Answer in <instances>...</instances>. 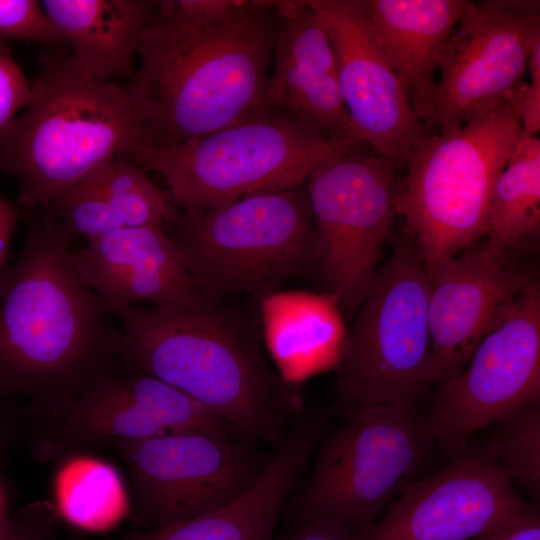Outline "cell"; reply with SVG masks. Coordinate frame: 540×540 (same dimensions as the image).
Segmentation results:
<instances>
[{
	"instance_id": "2e32d148",
	"label": "cell",
	"mask_w": 540,
	"mask_h": 540,
	"mask_svg": "<svg viewBox=\"0 0 540 540\" xmlns=\"http://www.w3.org/2000/svg\"><path fill=\"white\" fill-rule=\"evenodd\" d=\"M309 2L328 31L354 139L403 167L432 132L378 46L367 0Z\"/></svg>"
},
{
	"instance_id": "6da1fadb",
	"label": "cell",
	"mask_w": 540,
	"mask_h": 540,
	"mask_svg": "<svg viewBox=\"0 0 540 540\" xmlns=\"http://www.w3.org/2000/svg\"><path fill=\"white\" fill-rule=\"evenodd\" d=\"M282 21L280 1L236 0L206 16L157 1L123 86L141 145L175 146L275 111L266 88Z\"/></svg>"
},
{
	"instance_id": "f546056e",
	"label": "cell",
	"mask_w": 540,
	"mask_h": 540,
	"mask_svg": "<svg viewBox=\"0 0 540 540\" xmlns=\"http://www.w3.org/2000/svg\"><path fill=\"white\" fill-rule=\"evenodd\" d=\"M31 93V83L15 61L6 42L0 41V138L18 112L25 108Z\"/></svg>"
},
{
	"instance_id": "d4e9b609",
	"label": "cell",
	"mask_w": 540,
	"mask_h": 540,
	"mask_svg": "<svg viewBox=\"0 0 540 540\" xmlns=\"http://www.w3.org/2000/svg\"><path fill=\"white\" fill-rule=\"evenodd\" d=\"M55 494L60 516L83 531H108L129 511L118 472L93 458H75L65 463L56 477Z\"/></svg>"
},
{
	"instance_id": "e575fe53",
	"label": "cell",
	"mask_w": 540,
	"mask_h": 540,
	"mask_svg": "<svg viewBox=\"0 0 540 540\" xmlns=\"http://www.w3.org/2000/svg\"><path fill=\"white\" fill-rule=\"evenodd\" d=\"M18 218V210L0 194V280L5 271L10 243Z\"/></svg>"
},
{
	"instance_id": "836d02e7",
	"label": "cell",
	"mask_w": 540,
	"mask_h": 540,
	"mask_svg": "<svg viewBox=\"0 0 540 540\" xmlns=\"http://www.w3.org/2000/svg\"><path fill=\"white\" fill-rule=\"evenodd\" d=\"M471 540H540V517L536 510L520 521Z\"/></svg>"
},
{
	"instance_id": "9c48e42d",
	"label": "cell",
	"mask_w": 540,
	"mask_h": 540,
	"mask_svg": "<svg viewBox=\"0 0 540 540\" xmlns=\"http://www.w3.org/2000/svg\"><path fill=\"white\" fill-rule=\"evenodd\" d=\"M350 413L320 445L296 500L299 520L330 518L367 529L426 461L434 442L417 412L371 405Z\"/></svg>"
},
{
	"instance_id": "30bf717a",
	"label": "cell",
	"mask_w": 540,
	"mask_h": 540,
	"mask_svg": "<svg viewBox=\"0 0 540 540\" xmlns=\"http://www.w3.org/2000/svg\"><path fill=\"white\" fill-rule=\"evenodd\" d=\"M357 146L318 163L304 187L318 239V271L339 297L345 319L355 316L379 267L396 218L399 165Z\"/></svg>"
},
{
	"instance_id": "9a60e30c",
	"label": "cell",
	"mask_w": 540,
	"mask_h": 540,
	"mask_svg": "<svg viewBox=\"0 0 540 540\" xmlns=\"http://www.w3.org/2000/svg\"><path fill=\"white\" fill-rule=\"evenodd\" d=\"M120 364L97 376L54 415L53 427L35 444L38 451L45 447L57 455L175 433L237 432L224 418L177 388Z\"/></svg>"
},
{
	"instance_id": "4dcf8cb0",
	"label": "cell",
	"mask_w": 540,
	"mask_h": 540,
	"mask_svg": "<svg viewBox=\"0 0 540 540\" xmlns=\"http://www.w3.org/2000/svg\"><path fill=\"white\" fill-rule=\"evenodd\" d=\"M54 513L41 504L26 506L0 522V540H54Z\"/></svg>"
},
{
	"instance_id": "5bb4252c",
	"label": "cell",
	"mask_w": 540,
	"mask_h": 540,
	"mask_svg": "<svg viewBox=\"0 0 540 540\" xmlns=\"http://www.w3.org/2000/svg\"><path fill=\"white\" fill-rule=\"evenodd\" d=\"M437 474L410 481L360 540H471L535 508L485 447L461 445Z\"/></svg>"
},
{
	"instance_id": "1f68e13d",
	"label": "cell",
	"mask_w": 540,
	"mask_h": 540,
	"mask_svg": "<svg viewBox=\"0 0 540 540\" xmlns=\"http://www.w3.org/2000/svg\"><path fill=\"white\" fill-rule=\"evenodd\" d=\"M527 71L529 84L525 86L519 105V119L523 138L535 137L540 129V40L533 46Z\"/></svg>"
},
{
	"instance_id": "603a6c76",
	"label": "cell",
	"mask_w": 540,
	"mask_h": 540,
	"mask_svg": "<svg viewBox=\"0 0 540 540\" xmlns=\"http://www.w3.org/2000/svg\"><path fill=\"white\" fill-rule=\"evenodd\" d=\"M367 2L378 46L419 114L436 83L433 77L442 50L462 15L466 0Z\"/></svg>"
},
{
	"instance_id": "d590c367",
	"label": "cell",
	"mask_w": 540,
	"mask_h": 540,
	"mask_svg": "<svg viewBox=\"0 0 540 540\" xmlns=\"http://www.w3.org/2000/svg\"><path fill=\"white\" fill-rule=\"evenodd\" d=\"M14 434V422L12 421L9 414L4 411L3 406L0 404V456L11 443L12 439L14 438ZM5 506V496L2 485L0 483V522L8 516Z\"/></svg>"
},
{
	"instance_id": "8992f818",
	"label": "cell",
	"mask_w": 540,
	"mask_h": 540,
	"mask_svg": "<svg viewBox=\"0 0 540 540\" xmlns=\"http://www.w3.org/2000/svg\"><path fill=\"white\" fill-rule=\"evenodd\" d=\"M169 226L192 280L211 302L241 293L260 300L318 270V239L304 185L178 214Z\"/></svg>"
},
{
	"instance_id": "3957f363",
	"label": "cell",
	"mask_w": 540,
	"mask_h": 540,
	"mask_svg": "<svg viewBox=\"0 0 540 540\" xmlns=\"http://www.w3.org/2000/svg\"><path fill=\"white\" fill-rule=\"evenodd\" d=\"M117 316L123 365L200 402L244 439L279 444L286 435L301 398L272 372L254 337L214 302L133 306Z\"/></svg>"
},
{
	"instance_id": "f1b7e54d",
	"label": "cell",
	"mask_w": 540,
	"mask_h": 540,
	"mask_svg": "<svg viewBox=\"0 0 540 540\" xmlns=\"http://www.w3.org/2000/svg\"><path fill=\"white\" fill-rule=\"evenodd\" d=\"M8 39L64 44L42 3L35 0H0V41Z\"/></svg>"
},
{
	"instance_id": "83f0119b",
	"label": "cell",
	"mask_w": 540,
	"mask_h": 540,
	"mask_svg": "<svg viewBox=\"0 0 540 540\" xmlns=\"http://www.w3.org/2000/svg\"><path fill=\"white\" fill-rule=\"evenodd\" d=\"M63 230L91 240L123 227L92 174L61 193L48 209Z\"/></svg>"
},
{
	"instance_id": "cb8c5ba5",
	"label": "cell",
	"mask_w": 540,
	"mask_h": 540,
	"mask_svg": "<svg viewBox=\"0 0 540 540\" xmlns=\"http://www.w3.org/2000/svg\"><path fill=\"white\" fill-rule=\"evenodd\" d=\"M540 140L521 137L495 183L490 200L485 245L511 256L539 235Z\"/></svg>"
},
{
	"instance_id": "484cf974",
	"label": "cell",
	"mask_w": 540,
	"mask_h": 540,
	"mask_svg": "<svg viewBox=\"0 0 540 540\" xmlns=\"http://www.w3.org/2000/svg\"><path fill=\"white\" fill-rule=\"evenodd\" d=\"M91 174L123 226L166 230L179 214L145 171L128 160L112 158Z\"/></svg>"
},
{
	"instance_id": "d6a6232c",
	"label": "cell",
	"mask_w": 540,
	"mask_h": 540,
	"mask_svg": "<svg viewBox=\"0 0 540 540\" xmlns=\"http://www.w3.org/2000/svg\"><path fill=\"white\" fill-rule=\"evenodd\" d=\"M362 529L330 518H306L289 534L277 540H360Z\"/></svg>"
},
{
	"instance_id": "4fadbf2b",
	"label": "cell",
	"mask_w": 540,
	"mask_h": 540,
	"mask_svg": "<svg viewBox=\"0 0 540 540\" xmlns=\"http://www.w3.org/2000/svg\"><path fill=\"white\" fill-rule=\"evenodd\" d=\"M540 402V283L520 292L465 367L436 386L423 420L434 443L455 452L477 430Z\"/></svg>"
},
{
	"instance_id": "7c38bea8",
	"label": "cell",
	"mask_w": 540,
	"mask_h": 540,
	"mask_svg": "<svg viewBox=\"0 0 540 540\" xmlns=\"http://www.w3.org/2000/svg\"><path fill=\"white\" fill-rule=\"evenodd\" d=\"M232 430H203L117 444L136 518L152 528L219 510L258 481L266 462Z\"/></svg>"
},
{
	"instance_id": "4316f807",
	"label": "cell",
	"mask_w": 540,
	"mask_h": 540,
	"mask_svg": "<svg viewBox=\"0 0 540 540\" xmlns=\"http://www.w3.org/2000/svg\"><path fill=\"white\" fill-rule=\"evenodd\" d=\"M485 446L505 474L519 482L533 501L540 496V402L498 422Z\"/></svg>"
},
{
	"instance_id": "52a82bcc",
	"label": "cell",
	"mask_w": 540,
	"mask_h": 540,
	"mask_svg": "<svg viewBox=\"0 0 540 540\" xmlns=\"http://www.w3.org/2000/svg\"><path fill=\"white\" fill-rule=\"evenodd\" d=\"M357 146L326 138L287 113L273 111L167 148L137 145L120 158L156 171L168 200L197 214L241 197L303 186L327 157Z\"/></svg>"
},
{
	"instance_id": "44dd1931",
	"label": "cell",
	"mask_w": 540,
	"mask_h": 540,
	"mask_svg": "<svg viewBox=\"0 0 540 540\" xmlns=\"http://www.w3.org/2000/svg\"><path fill=\"white\" fill-rule=\"evenodd\" d=\"M259 301L263 339L284 383L337 371L348 337L338 295L279 290Z\"/></svg>"
},
{
	"instance_id": "5b68a950",
	"label": "cell",
	"mask_w": 540,
	"mask_h": 540,
	"mask_svg": "<svg viewBox=\"0 0 540 540\" xmlns=\"http://www.w3.org/2000/svg\"><path fill=\"white\" fill-rule=\"evenodd\" d=\"M522 92L463 125L432 132L410 152L395 211L428 277L484 237L495 183L522 135Z\"/></svg>"
},
{
	"instance_id": "d6986e66",
	"label": "cell",
	"mask_w": 540,
	"mask_h": 540,
	"mask_svg": "<svg viewBox=\"0 0 540 540\" xmlns=\"http://www.w3.org/2000/svg\"><path fill=\"white\" fill-rule=\"evenodd\" d=\"M280 8L283 21L266 88L269 106L326 138L357 142L322 17L309 1H280Z\"/></svg>"
},
{
	"instance_id": "e0dca14e",
	"label": "cell",
	"mask_w": 540,
	"mask_h": 540,
	"mask_svg": "<svg viewBox=\"0 0 540 540\" xmlns=\"http://www.w3.org/2000/svg\"><path fill=\"white\" fill-rule=\"evenodd\" d=\"M535 277L484 242L448 259L428 277L430 385L444 383L465 367Z\"/></svg>"
},
{
	"instance_id": "277c9868",
	"label": "cell",
	"mask_w": 540,
	"mask_h": 540,
	"mask_svg": "<svg viewBox=\"0 0 540 540\" xmlns=\"http://www.w3.org/2000/svg\"><path fill=\"white\" fill-rule=\"evenodd\" d=\"M141 145L135 113L114 82L93 78L70 52L42 54L24 113L0 138V171L26 209H48L106 161Z\"/></svg>"
},
{
	"instance_id": "ffe728a7",
	"label": "cell",
	"mask_w": 540,
	"mask_h": 540,
	"mask_svg": "<svg viewBox=\"0 0 540 540\" xmlns=\"http://www.w3.org/2000/svg\"><path fill=\"white\" fill-rule=\"evenodd\" d=\"M320 439L314 425L294 423L258 481L235 502L150 531H133L122 540H271L280 513Z\"/></svg>"
},
{
	"instance_id": "8fae6325",
	"label": "cell",
	"mask_w": 540,
	"mask_h": 540,
	"mask_svg": "<svg viewBox=\"0 0 540 540\" xmlns=\"http://www.w3.org/2000/svg\"><path fill=\"white\" fill-rule=\"evenodd\" d=\"M540 40L538 0L466 1L419 115L432 132L463 125L518 96Z\"/></svg>"
},
{
	"instance_id": "7402d4cb",
	"label": "cell",
	"mask_w": 540,
	"mask_h": 540,
	"mask_svg": "<svg viewBox=\"0 0 540 540\" xmlns=\"http://www.w3.org/2000/svg\"><path fill=\"white\" fill-rule=\"evenodd\" d=\"M44 10L73 60L101 82L129 79L141 33L157 1L44 0Z\"/></svg>"
},
{
	"instance_id": "ac0fdd59",
	"label": "cell",
	"mask_w": 540,
	"mask_h": 540,
	"mask_svg": "<svg viewBox=\"0 0 540 540\" xmlns=\"http://www.w3.org/2000/svg\"><path fill=\"white\" fill-rule=\"evenodd\" d=\"M73 257L78 274L108 314L118 315L141 301L164 308L206 300L165 229L123 226L87 240Z\"/></svg>"
},
{
	"instance_id": "ba28073f",
	"label": "cell",
	"mask_w": 540,
	"mask_h": 540,
	"mask_svg": "<svg viewBox=\"0 0 540 540\" xmlns=\"http://www.w3.org/2000/svg\"><path fill=\"white\" fill-rule=\"evenodd\" d=\"M428 292L426 269L401 228L348 330L337 369L342 409L386 405L417 412L430 386Z\"/></svg>"
},
{
	"instance_id": "7a4b0ae2",
	"label": "cell",
	"mask_w": 540,
	"mask_h": 540,
	"mask_svg": "<svg viewBox=\"0 0 540 540\" xmlns=\"http://www.w3.org/2000/svg\"><path fill=\"white\" fill-rule=\"evenodd\" d=\"M72 240L48 210L27 220L0 280V399L25 396L53 416L120 358L121 332L78 274Z\"/></svg>"
}]
</instances>
